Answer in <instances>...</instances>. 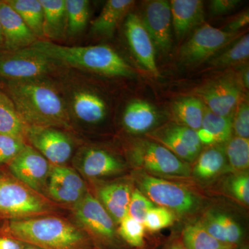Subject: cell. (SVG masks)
I'll return each mask as SVG.
<instances>
[{
	"label": "cell",
	"mask_w": 249,
	"mask_h": 249,
	"mask_svg": "<svg viewBox=\"0 0 249 249\" xmlns=\"http://www.w3.org/2000/svg\"><path fill=\"white\" fill-rule=\"evenodd\" d=\"M9 97L28 126L70 129L68 106L52 83L44 78L8 82Z\"/></svg>",
	"instance_id": "1"
},
{
	"label": "cell",
	"mask_w": 249,
	"mask_h": 249,
	"mask_svg": "<svg viewBox=\"0 0 249 249\" xmlns=\"http://www.w3.org/2000/svg\"><path fill=\"white\" fill-rule=\"evenodd\" d=\"M7 229L15 240L41 249H90L86 232L58 217L13 219Z\"/></svg>",
	"instance_id": "2"
},
{
	"label": "cell",
	"mask_w": 249,
	"mask_h": 249,
	"mask_svg": "<svg viewBox=\"0 0 249 249\" xmlns=\"http://www.w3.org/2000/svg\"><path fill=\"white\" fill-rule=\"evenodd\" d=\"M29 47L44 54L60 67H73L107 76L130 77L134 73L122 57L107 45L68 47L38 40Z\"/></svg>",
	"instance_id": "3"
},
{
	"label": "cell",
	"mask_w": 249,
	"mask_h": 249,
	"mask_svg": "<svg viewBox=\"0 0 249 249\" xmlns=\"http://www.w3.org/2000/svg\"><path fill=\"white\" fill-rule=\"evenodd\" d=\"M137 188L154 204L178 214H191L200 205L198 196L185 187L139 170L134 173Z\"/></svg>",
	"instance_id": "4"
},
{
	"label": "cell",
	"mask_w": 249,
	"mask_h": 249,
	"mask_svg": "<svg viewBox=\"0 0 249 249\" xmlns=\"http://www.w3.org/2000/svg\"><path fill=\"white\" fill-rule=\"evenodd\" d=\"M131 163L139 170L152 175L188 178L191 167L173 152L158 142L140 139L129 151Z\"/></svg>",
	"instance_id": "5"
},
{
	"label": "cell",
	"mask_w": 249,
	"mask_h": 249,
	"mask_svg": "<svg viewBox=\"0 0 249 249\" xmlns=\"http://www.w3.org/2000/svg\"><path fill=\"white\" fill-rule=\"evenodd\" d=\"M59 67L56 62L31 47L0 54V77L8 82L43 78Z\"/></svg>",
	"instance_id": "6"
},
{
	"label": "cell",
	"mask_w": 249,
	"mask_h": 249,
	"mask_svg": "<svg viewBox=\"0 0 249 249\" xmlns=\"http://www.w3.org/2000/svg\"><path fill=\"white\" fill-rule=\"evenodd\" d=\"M40 194L21 182L0 178V214L14 218L39 217L52 211Z\"/></svg>",
	"instance_id": "7"
},
{
	"label": "cell",
	"mask_w": 249,
	"mask_h": 249,
	"mask_svg": "<svg viewBox=\"0 0 249 249\" xmlns=\"http://www.w3.org/2000/svg\"><path fill=\"white\" fill-rule=\"evenodd\" d=\"M238 33H231L209 25L199 27L179 50V58L186 65H196L213 58L237 40Z\"/></svg>",
	"instance_id": "8"
},
{
	"label": "cell",
	"mask_w": 249,
	"mask_h": 249,
	"mask_svg": "<svg viewBox=\"0 0 249 249\" xmlns=\"http://www.w3.org/2000/svg\"><path fill=\"white\" fill-rule=\"evenodd\" d=\"M74 215L86 233L97 240L111 243L116 238L114 221L100 201L89 193L75 204Z\"/></svg>",
	"instance_id": "9"
},
{
	"label": "cell",
	"mask_w": 249,
	"mask_h": 249,
	"mask_svg": "<svg viewBox=\"0 0 249 249\" xmlns=\"http://www.w3.org/2000/svg\"><path fill=\"white\" fill-rule=\"evenodd\" d=\"M51 167L43 155L27 144L9 165L15 178L39 194L47 188Z\"/></svg>",
	"instance_id": "10"
},
{
	"label": "cell",
	"mask_w": 249,
	"mask_h": 249,
	"mask_svg": "<svg viewBox=\"0 0 249 249\" xmlns=\"http://www.w3.org/2000/svg\"><path fill=\"white\" fill-rule=\"evenodd\" d=\"M26 140L53 165H63L73 152V142L59 129L28 126Z\"/></svg>",
	"instance_id": "11"
},
{
	"label": "cell",
	"mask_w": 249,
	"mask_h": 249,
	"mask_svg": "<svg viewBox=\"0 0 249 249\" xmlns=\"http://www.w3.org/2000/svg\"><path fill=\"white\" fill-rule=\"evenodd\" d=\"M142 21L155 47L163 53L169 52L173 44V21L170 1L166 0L147 1L142 12Z\"/></svg>",
	"instance_id": "12"
},
{
	"label": "cell",
	"mask_w": 249,
	"mask_h": 249,
	"mask_svg": "<svg viewBox=\"0 0 249 249\" xmlns=\"http://www.w3.org/2000/svg\"><path fill=\"white\" fill-rule=\"evenodd\" d=\"M152 138L186 163L196 160L202 144L197 132L182 124H174L150 134Z\"/></svg>",
	"instance_id": "13"
},
{
	"label": "cell",
	"mask_w": 249,
	"mask_h": 249,
	"mask_svg": "<svg viewBox=\"0 0 249 249\" xmlns=\"http://www.w3.org/2000/svg\"><path fill=\"white\" fill-rule=\"evenodd\" d=\"M196 93L206 107L219 116H234L240 101L239 87L232 80L224 78L208 83Z\"/></svg>",
	"instance_id": "14"
},
{
	"label": "cell",
	"mask_w": 249,
	"mask_h": 249,
	"mask_svg": "<svg viewBox=\"0 0 249 249\" xmlns=\"http://www.w3.org/2000/svg\"><path fill=\"white\" fill-rule=\"evenodd\" d=\"M124 28L127 42L134 56L145 70L154 76H159L155 45L144 27L142 18L137 14H129Z\"/></svg>",
	"instance_id": "15"
},
{
	"label": "cell",
	"mask_w": 249,
	"mask_h": 249,
	"mask_svg": "<svg viewBox=\"0 0 249 249\" xmlns=\"http://www.w3.org/2000/svg\"><path fill=\"white\" fill-rule=\"evenodd\" d=\"M0 23L7 51L28 48L38 38L6 1H0Z\"/></svg>",
	"instance_id": "16"
},
{
	"label": "cell",
	"mask_w": 249,
	"mask_h": 249,
	"mask_svg": "<svg viewBox=\"0 0 249 249\" xmlns=\"http://www.w3.org/2000/svg\"><path fill=\"white\" fill-rule=\"evenodd\" d=\"M199 223L210 235L224 245L237 247L243 237L240 224L231 216L220 211H208Z\"/></svg>",
	"instance_id": "17"
},
{
	"label": "cell",
	"mask_w": 249,
	"mask_h": 249,
	"mask_svg": "<svg viewBox=\"0 0 249 249\" xmlns=\"http://www.w3.org/2000/svg\"><path fill=\"white\" fill-rule=\"evenodd\" d=\"M172 21L180 40L204 22V2L201 0H172Z\"/></svg>",
	"instance_id": "18"
},
{
	"label": "cell",
	"mask_w": 249,
	"mask_h": 249,
	"mask_svg": "<svg viewBox=\"0 0 249 249\" xmlns=\"http://www.w3.org/2000/svg\"><path fill=\"white\" fill-rule=\"evenodd\" d=\"M81 173L88 178H100L122 173L124 163L104 150L90 148L82 155L79 162Z\"/></svg>",
	"instance_id": "19"
},
{
	"label": "cell",
	"mask_w": 249,
	"mask_h": 249,
	"mask_svg": "<svg viewBox=\"0 0 249 249\" xmlns=\"http://www.w3.org/2000/svg\"><path fill=\"white\" fill-rule=\"evenodd\" d=\"M70 107L75 117L85 124H98L107 114V106L103 98L88 89L75 91Z\"/></svg>",
	"instance_id": "20"
},
{
	"label": "cell",
	"mask_w": 249,
	"mask_h": 249,
	"mask_svg": "<svg viewBox=\"0 0 249 249\" xmlns=\"http://www.w3.org/2000/svg\"><path fill=\"white\" fill-rule=\"evenodd\" d=\"M132 191L129 183L116 182L103 186L98 191V200L116 224L127 214Z\"/></svg>",
	"instance_id": "21"
},
{
	"label": "cell",
	"mask_w": 249,
	"mask_h": 249,
	"mask_svg": "<svg viewBox=\"0 0 249 249\" xmlns=\"http://www.w3.org/2000/svg\"><path fill=\"white\" fill-rule=\"evenodd\" d=\"M158 114L153 106L142 101H134L126 107L123 116V124L127 132L142 134L155 127Z\"/></svg>",
	"instance_id": "22"
},
{
	"label": "cell",
	"mask_w": 249,
	"mask_h": 249,
	"mask_svg": "<svg viewBox=\"0 0 249 249\" xmlns=\"http://www.w3.org/2000/svg\"><path fill=\"white\" fill-rule=\"evenodd\" d=\"M132 0H109L101 14L91 22V31L95 35L111 37L121 19L133 6Z\"/></svg>",
	"instance_id": "23"
},
{
	"label": "cell",
	"mask_w": 249,
	"mask_h": 249,
	"mask_svg": "<svg viewBox=\"0 0 249 249\" xmlns=\"http://www.w3.org/2000/svg\"><path fill=\"white\" fill-rule=\"evenodd\" d=\"M44 12V40L62 38L66 34L65 0H40Z\"/></svg>",
	"instance_id": "24"
},
{
	"label": "cell",
	"mask_w": 249,
	"mask_h": 249,
	"mask_svg": "<svg viewBox=\"0 0 249 249\" xmlns=\"http://www.w3.org/2000/svg\"><path fill=\"white\" fill-rule=\"evenodd\" d=\"M229 170L222 145H214L201 152L193 168V175L199 179H210Z\"/></svg>",
	"instance_id": "25"
},
{
	"label": "cell",
	"mask_w": 249,
	"mask_h": 249,
	"mask_svg": "<svg viewBox=\"0 0 249 249\" xmlns=\"http://www.w3.org/2000/svg\"><path fill=\"white\" fill-rule=\"evenodd\" d=\"M27 127L11 98L0 91V134L25 142Z\"/></svg>",
	"instance_id": "26"
},
{
	"label": "cell",
	"mask_w": 249,
	"mask_h": 249,
	"mask_svg": "<svg viewBox=\"0 0 249 249\" xmlns=\"http://www.w3.org/2000/svg\"><path fill=\"white\" fill-rule=\"evenodd\" d=\"M205 108L206 106L199 98L188 96L175 101L173 111L182 125L197 132L201 127Z\"/></svg>",
	"instance_id": "27"
},
{
	"label": "cell",
	"mask_w": 249,
	"mask_h": 249,
	"mask_svg": "<svg viewBox=\"0 0 249 249\" xmlns=\"http://www.w3.org/2000/svg\"><path fill=\"white\" fill-rule=\"evenodd\" d=\"M6 1L22 18L38 40H44V12L40 0H8Z\"/></svg>",
	"instance_id": "28"
},
{
	"label": "cell",
	"mask_w": 249,
	"mask_h": 249,
	"mask_svg": "<svg viewBox=\"0 0 249 249\" xmlns=\"http://www.w3.org/2000/svg\"><path fill=\"white\" fill-rule=\"evenodd\" d=\"M184 249H235L236 247L224 245L215 240L199 222L187 226L182 233L181 238Z\"/></svg>",
	"instance_id": "29"
},
{
	"label": "cell",
	"mask_w": 249,
	"mask_h": 249,
	"mask_svg": "<svg viewBox=\"0 0 249 249\" xmlns=\"http://www.w3.org/2000/svg\"><path fill=\"white\" fill-rule=\"evenodd\" d=\"M232 116H222L205 108L201 129L212 137L214 145L227 143L232 137Z\"/></svg>",
	"instance_id": "30"
},
{
	"label": "cell",
	"mask_w": 249,
	"mask_h": 249,
	"mask_svg": "<svg viewBox=\"0 0 249 249\" xmlns=\"http://www.w3.org/2000/svg\"><path fill=\"white\" fill-rule=\"evenodd\" d=\"M66 34L76 36L87 27L89 17V1L88 0H65Z\"/></svg>",
	"instance_id": "31"
},
{
	"label": "cell",
	"mask_w": 249,
	"mask_h": 249,
	"mask_svg": "<svg viewBox=\"0 0 249 249\" xmlns=\"http://www.w3.org/2000/svg\"><path fill=\"white\" fill-rule=\"evenodd\" d=\"M229 169L245 173L249 166V139L231 137L224 146Z\"/></svg>",
	"instance_id": "32"
},
{
	"label": "cell",
	"mask_w": 249,
	"mask_h": 249,
	"mask_svg": "<svg viewBox=\"0 0 249 249\" xmlns=\"http://www.w3.org/2000/svg\"><path fill=\"white\" fill-rule=\"evenodd\" d=\"M249 56V36L247 34L236 40V42L222 53L213 57L209 63L217 67L231 66L246 61Z\"/></svg>",
	"instance_id": "33"
},
{
	"label": "cell",
	"mask_w": 249,
	"mask_h": 249,
	"mask_svg": "<svg viewBox=\"0 0 249 249\" xmlns=\"http://www.w3.org/2000/svg\"><path fill=\"white\" fill-rule=\"evenodd\" d=\"M48 183L69 191L87 193L86 186L81 177L74 170L65 165H52Z\"/></svg>",
	"instance_id": "34"
},
{
	"label": "cell",
	"mask_w": 249,
	"mask_h": 249,
	"mask_svg": "<svg viewBox=\"0 0 249 249\" xmlns=\"http://www.w3.org/2000/svg\"><path fill=\"white\" fill-rule=\"evenodd\" d=\"M118 233L129 245L134 248H142L145 245V227L128 214L119 223Z\"/></svg>",
	"instance_id": "35"
},
{
	"label": "cell",
	"mask_w": 249,
	"mask_h": 249,
	"mask_svg": "<svg viewBox=\"0 0 249 249\" xmlns=\"http://www.w3.org/2000/svg\"><path fill=\"white\" fill-rule=\"evenodd\" d=\"M175 219L173 211L155 206L147 213L143 225L149 231L157 232L173 225Z\"/></svg>",
	"instance_id": "36"
},
{
	"label": "cell",
	"mask_w": 249,
	"mask_h": 249,
	"mask_svg": "<svg viewBox=\"0 0 249 249\" xmlns=\"http://www.w3.org/2000/svg\"><path fill=\"white\" fill-rule=\"evenodd\" d=\"M155 206V204L144 196L138 188H135L132 191L131 196L127 214L143 224L147 213Z\"/></svg>",
	"instance_id": "37"
},
{
	"label": "cell",
	"mask_w": 249,
	"mask_h": 249,
	"mask_svg": "<svg viewBox=\"0 0 249 249\" xmlns=\"http://www.w3.org/2000/svg\"><path fill=\"white\" fill-rule=\"evenodd\" d=\"M227 189L231 195L242 204H249V176L245 173H237L227 181Z\"/></svg>",
	"instance_id": "38"
},
{
	"label": "cell",
	"mask_w": 249,
	"mask_h": 249,
	"mask_svg": "<svg viewBox=\"0 0 249 249\" xmlns=\"http://www.w3.org/2000/svg\"><path fill=\"white\" fill-rule=\"evenodd\" d=\"M26 145L22 139L0 134V163H10Z\"/></svg>",
	"instance_id": "39"
},
{
	"label": "cell",
	"mask_w": 249,
	"mask_h": 249,
	"mask_svg": "<svg viewBox=\"0 0 249 249\" xmlns=\"http://www.w3.org/2000/svg\"><path fill=\"white\" fill-rule=\"evenodd\" d=\"M232 118V131L236 137L249 138V107L248 102H240Z\"/></svg>",
	"instance_id": "40"
},
{
	"label": "cell",
	"mask_w": 249,
	"mask_h": 249,
	"mask_svg": "<svg viewBox=\"0 0 249 249\" xmlns=\"http://www.w3.org/2000/svg\"><path fill=\"white\" fill-rule=\"evenodd\" d=\"M47 190L52 199L60 203H65V204H76L86 195V193H80V192L69 191L62 187L50 183L47 184Z\"/></svg>",
	"instance_id": "41"
},
{
	"label": "cell",
	"mask_w": 249,
	"mask_h": 249,
	"mask_svg": "<svg viewBox=\"0 0 249 249\" xmlns=\"http://www.w3.org/2000/svg\"><path fill=\"white\" fill-rule=\"evenodd\" d=\"M238 0H213L210 4L211 14L214 16L227 14L237 7L240 4Z\"/></svg>",
	"instance_id": "42"
},
{
	"label": "cell",
	"mask_w": 249,
	"mask_h": 249,
	"mask_svg": "<svg viewBox=\"0 0 249 249\" xmlns=\"http://www.w3.org/2000/svg\"><path fill=\"white\" fill-rule=\"evenodd\" d=\"M249 22V11H247L239 15L237 17H235V19L231 21V22L227 24V27H226L224 31L231 33H237L240 29H242V28L248 25Z\"/></svg>",
	"instance_id": "43"
},
{
	"label": "cell",
	"mask_w": 249,
	"mask_h": 249,
	"mask_svg": "<svg viewBox=\"0 0 249 249\" xmlns=\"http://www.w3.org/2000/svg\"><path fill=\"white\" fill-rule=\"evenodd\" d=\"M19 241L8 237H0V249H23Z\"/></svg>",
	"instance_id": "44"
},
{
	"label": "cell",
	"mask_w": 249,
	"mask_h": 249,
	"mask_svg": "<svg viewBox=\"0 0 249 249\" xmlns=\"http://www.w3.org/2000/svg\"><path fill=\"white\" fill-rule=\"evenodd\" d=\"M163 249H184L181 240H175L168 244Z\"/></svg>",
	"instance_id": "45"
},
{
	"label": "cell",
	"mask_w": 249,
	"mask_h": 249,
	"mask_svg": "<svg viewBox=\"0 0 249 249\" xmlns=\"http://www.w3.org/2000/svg\"><path fill=\"white\" fill-rule=\"evenodd\" d=\"M249 69H246L245 71H244L243 73H242V83L245 85L246 88L249 89Z\"/></svg>",
	"instance_id": "46"
},
{
	"label": "cell",
	"mask_w": 249,
	"mask_h": 249,
	"mask_svg": "<svg viewBox=\"0 0 249 249\" xmlns=\"http://www.w3.org/2000/svg\"><path fill=\"white\" fill-rule=\"evenodd\" d=\"M4 44V37H3L2 30H1V23H0V45Z\"/></svg>",
	"instance_id": "47"
},
{
	"label": "cell",
	"mask_w": 249,
	"mask_h": 249,
	"mask_svg": "<svg viewBox=\"0 0 249 249\" xmlns=\"http://www.w3.org/2000/svg\"><path fill=\"white\" fill-rule=\"evenodd\" d=\"M23 249H41L38 248V247H35V246L29 245V246H27V247H25V248H24Z\"/></svg>",
	"instance_id": "48"
},
{
	"label": "cell",
	"mask_w": 249,
	"mask_h": 249,
	"mask_svg": "<svg viewBox=\"0 0 249 249\" xmlns=\"http://www.w3.org/2000/svg\"><path fill=\"white\" fill-rule=\"evenodd\" d=\"M237 249H249L247 246H244V247H240V248Z\"/></svg>",
	"instance_id": "49"
},
{
	"label": "cell",
	"mask_w": 249,
	"mask_h": 249,
	"mask_svg": "<svg viewBox=\"0 0 249 249\" xmlns=\"http://www.w3.org/2000/svg\"><path fill=\"white\" fill-rule=\"evenodd\" d=\"M133 249H147L146 248H144V247H142V248H135Z\"/></svg>",
	"instance_id": "50"
},
{
	"label": "cell",
	"mask_w": 249,
	"mask_h": 249,
	"mask_svg": "<svg viewBox=\"0 0 249 249\" xmlns=\"http://www.w3.org/2000/svg\"><path fill=\"white\" fill-rule=\"evenodd\" d=\"M236 249V248H235ZM232 249V248H228V249Z\"/></svg>",
	"instance_id": "51"
}]
</instances>
